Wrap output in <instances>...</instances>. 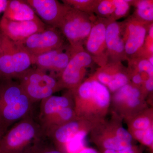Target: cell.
<instances>
[{
    "label": "cell",
    "mask_w": 153,
    "mask_h": 153,
    "mask_svg": "<svg viewBox=\"0 0 153 153\" xmlns=\"http://www.w3.org/2000/svg\"><path fill=\"white\" fill-rule=\"evenodd\" d=\"M71 48V58L66 68L59 75L60 79L58 81L61 88L74 89L81 84L88 70L95 63L84 47Z\"/></svg>",
    "instance_id": "5"
},
{
    "label": "cell",
    "mask_w": 153,
    "mask_h": 153,
    "mask_svg": "<svg viewBox=\"0 0 153 153\" xmlns=\"http://www.w3.org/2000/svg\"><path fill=\"white\" fill-rule=\"evenodd\" d=\"M4 134V133L1 130V128H0V140L1 138L3 135Z\"/></svg>",
    "instance_id": "40"
},
{
    "label": "cell",
    "mask_w": 153,
    "mask_h": 153,
    "mask_svg": "<svg viewBox=\"0 0 153 153\" xmlns=\"http://www.w3.org/2000/svg\"><path fill=\"white\" fill-rule=\"evenodd\" d=\"M140 95V91L138 88L128 83L115 91L114 99L117 102L122 103L131 97L139 98Z\"/></svg>",
    "instance_id": "23"
},
{
    "label": "cell",
    "mask_w": 153,
    "mask_h": 153,
    "mask_svg": "<svg viewBox=\"0 0 153 153\" xmlns=\"http://www.w3.org/2000/svg\"><path fill=\"white\" fill-rule=\"evenodd\" d=\"M0 79H13L16 78L14 67L13 41L0 33Z\"/></svg>",
    "instance_id": "13"
},
{
    "label": "cell",
    "mask_w": 153,
    "mask_h": 153,
    "mask_svg": "<svg viewBox=\"0 0 153 153\" xmlns=\"http://www.w3.org/2000/svg\"><path fill=\"white\" fill-rule=\"evenodd\" d=\"M105 40L108 62L128 61L123 38L121 22L108 20Z\"/></svg>",
    "instance_id": "12"
},
{
    "label": "cell",
    "mask_w": 153,
    "mask_h": 153,
    "mask_svg": "<svg viewBox=\"0 0 153 153\" xmlns=\"http://www.w3.org/2000/svg\"><path fill=\"white\" fill-rule=\"evenodd\" d=\"M14 67L16 78L30 68L33 65L32 57L22 43L13 41Z\"/></svg>",
    "instance_id": "18"
},
{
    "label": "cell",
    "mask_w": 153,
    "mask_h": 153,
    "mask_svg": "<svg viewBox=\"0 0 153 153\" xmlns=\"http://www.w3.org/2000/svg\"><path fill=\"white\" fill-rule=\"evenodd\" d=\"M103 153H119V152L117 151L113 150L105 149Z\"/></svg>",
    "instance_id": "39"
},
{
    "label": "cell",
    "mask_w": 153,
    "mask_h": 153,
    "mask_svg": "<svg viewBox=\"0 0 153 153\" xmlns=\"http://www.w3.org/2000/svg\"><path fill=\"white\" fill-rule=\"evenodd\" d=\"M116 137L128 143H131L132 137L125 128L120 127L117 131Z\"/></svg>",
    "instance_id": "30"
},
{
    "label": "cell",
    "mask_w": 153,
    "mask_h": 153,
    "mask_svg": "<svg viewBox=\"0 0 153 153\" xmlns=\"http://www.w3.org/2000/svg\"><path fill=\"white\" fill-rule=\"evenodd\" d=\"M69 104L70 100L67 96L52 95L43 100L41 101L40 120L69 107Z\"/></svg>",
    "instance_id": "17"
},
{
    "label": "cell",
    "mask_w": 153,
    "mask_h": 153,
    "mask_svg": "<svg viewBox=\"0 0 153 153\" xmlns=\"http://www.w3.org/2000/svg\"><path fill=\"white\" fill-rule=\"evenodd\" d=\"M3 17L14 21H27L39 20L33 8L26 1H9Z\"/></svg>",
    "instance_id": "14"
},
{
    "label": "cell",
    "mask_w": 153,
    "mask_h": 153,
    "mask_svg": "<svg viewBox=\"0 0 153 153\" xmlns=\"http://www.w3.org/2000/svg\"><path fill=\"white\" fill-rule=\"evenodd\" d=\"M131 6L135 10L132 16L140 22L146 24H152L153 21V1L152 0H133Z\"/></svg>",
    "instance_id": "20"
},
{
    "label": "cell",
    "mask_w": 153,
    "mask_h": 153,
    "mask_svg": "<svg viewBox=\"0 0 153 153\" xmlns=\"http://www.w3.org/2000/svg\"><path fill=\"white\" fill-rule=\"evenodd\" d=\"M121 24L126 54L128 60L137 57L141 52L151 24L140 22L132 16Z\"/></svg>",
    "instance_id": "7"
},
{
    "label": "cell",
    "mask_w": 153,
    "mask_h": 153,
    "mask_svg": "<svg viewBox=\"0 0 153 153\" xmlns=\"http://www.w3.org/2000/svg\"><path fill=\"white\" fill-rule=\"evenodd\" d=\"M72 48L65 44L57 49L33 57V65L43 71H51L60 75L71 58Z\"/></svg>",
    "instance_id": "10"
},
{
    "label": "cell",
    "mask_w": 153,
    "mask_h": 153,
    "mask_svg": "<svg viewBox=\"0 0 153 153\" xmlns=\"http://www.w3.org/2000/svg\"><path fill=\"white\" fill-rule=\"evenodd\" d=\"M128 70L129 71L131 72L133 74L131 76V79L134 84L137 85L141 84L143 83V81L141 74H140L136 71L129 69V68H128Z\"/></svg>",
    "instance_id": "32"
},
{
    "label": "cell",
    "mask_w": 153,
    "mask_h": 153,
    "mask_svg": "<svg viewBox=\"0 0 153 153\" xmlns=\"http://www.w3.org/2000/svg\"><path fill=\"white\" fill-rule=\"evenodd\" d=\"M20 43L29 52L32 58L57 49L65 44L60 30L51 27L33 34Z\"/></svg>",
    "instance_id": "8"
},
{
    "label": "cell",
    "mask_w": 153,
    "mask_h": 153,
    "mask_svg": "<svg viewBox=\"0 0 153 153\" xmlns=\"http://www.w3.org/2000/svg\"><path fill=\"white\" fill-rule=\"evenodd\" d=\"M47 28L41 19L14 21L2 17L0 21L1 33L14 42H23L33 34L42 32Z\"/></svg>",
    "instance_id": "9"
},
{
    "label": "cell",
    "mask_w": 153,
    "mask_h": 153,
    "mask_svg": "<svg viewBox=\"0 0 153 153\" xmlns=\"http://www.w3.org/2000/svg\"><path fill=\"white\" fill-rule=\"evenodd\" d=\"M142 142L144 144L151 146L153 142V127L150 126L145 131L144 135L142 140Z\"/></svg>",
    "instance_id": "31"
},
{
    "label": "cell",
    "mask_w": 153,
    "mask_h": 153,
    "mask_svg": "<svg viewBox=\"0 0 153 153\" xmlns=\"http://www.w3.org/2000/svg\"><path fill=\"white\" fill-rule=\"evenodd\" d=\"M90 33L84 44V49L99 67L108 63L106 45V30L108 20L93 15Z\"/></svg>",
    "instance_id": "6"
},
{
    "label": "cell",
    "mask_w": 153,
    "mask_h": 153,
    "mask_svg": "<svg viewBox=\"0 0 153 153\" xmlns=\"http://www.w3.org/2000/svg\"><path fill=\"white\" fill-rule=\"evenodd\" d=\"M115 7L114 0H97L94 14L97 16L108 20Z\"/></svg>",
    "instance_id": "25"
},
{
    "label": "cell",
    "mask_w": 153,
    "mask_h": 153,
    "mask_svg": "<svg viewBox=\"0 0 153 153\" xmlns=\"http://www.w3.org/2000/svg\"><path fill=\"white\" fill-rule=\"evenodd\" d=\"M116 7L114 12L108 19L110 21H117L128 14L131 6V1L114 0Z\"/></svg>",
    "instance_id": "26"
},
{
    "label": "cell",
    "mask_w": 153,
    "mask_h": 153,
    "mask_svg": "<svg viewBox=\"0 0 153 153\" xmlns=\"http://www.w3.org/2000/svg\"><path fill=\"white\" fill-rule=\"evenodd\" d=\"M146 130H137L134 132V136L137 139L139 140H142L143 137L144 135Z\"/></svg>",
    "instance_id": "35"
},
{
    "label": "cell",
    "mask_w": 153,
    "mask_h": 153,
    "mask_svg": "<svg viewBox=\"0 0 153 153\" xmlns=\"http://www.w3.org/2000/svg\"><path fill=\"white\" fill-rule=\"evenodd\" d=\"M86 132L79 130L74 135L65 145L67 153H78L84 148Z\"/></svg>",
    "instance_id": "24"
},
{
    "label": "cell",
    "mask_w": 153,
    "mask_h": 153,
    "mask_svg": "<svg viewBox=\"0 0 153 153\" xmlns=\"http://www.w3.org/2000/svg\"><path fill=\"white\" fill-rule=\"evenodd\" d=\"M128 69L121 62H108L99 67L93 77L105 87L119 77L128 74Z\"/></svg>",
    "instance_id": "15"
},
{
    "label": "cell",
    "mask_w": 153,
    "mask_h": 153,
    "mask_svg": "<svg viewBox=\"0 0 153 153\" xmlns=\"http://www.w3.org/2000/svg\"><path fill=\"white\" fill-rule=\"evenodd\" d=\"M92 16L68 6L58 29L71 47H83L92 27Z\"/></svg>",
    "instance_id": "4"
},
{
    "label": "cell",
    "mask_w": 153,
    "mask_h": 153,
    "mask_svg": "<svg viewBox=\"0 0 153 153\" xmlns=\"http://www.w3.org/2000/svg\"><path fill=\"white\" fill-rule=\"evenodd\" d=\"M9 1L0 0V13L4 12L5 10Z\"/></svg>",
    "instance_id": "37"
},
{
    "label": "cell",
    "mask_w": 153,
    "mask_h": 153,
    "mask_svg": "<svg viewBox=\"0 0 153 153\" xmlns=\"http://www.w3.org/2000/svg\"><path fill=\"white\" fill-rule=\"evenodd\" d=\"M27 95L19 82L13 79L0 81V127L7 129L22 117Z\"/></svg>",
    "instance_id": "2"
},
{
    "label": "cell",
    "mask_w": 153,
    "mask_h": 153,
    "mask_svg": "<svg viewBox=\"0 0 153 153\" xmlns=\"http://www.w3.org/2000/svg\"><path fill=\"white\" fill-rule=\"evenodd\" d=\"M97 0H63V4L90 16L94 15V11Z\"/></svg>",
    "instance_id": "22"
},
{
    "label": "cell",
    "mask_w": 153,
    "mask_h": 153,
    "mask_svg": "<svg viewBox=\"0 0 153 153\" xmlns=\"http://www.w3.org/2000/svg\"><path fill=\"white\" fill-rule=\"evenodd\" d=\"M17 79L33 103L51 96L61 88L54 76L37 68H30Z\"/></svg>",
    "instance_id": "3"
},
{
    "label": "cell",
    "mask_w": 153,
    "mask_h": 153,
    "mask_svg": "<svg viewBox=\"0 0 153 153\" xmlns=\"http://www.w3.org/2000/svg\"><path fill=\"white\" fill-rule=\"evenodd\" d=\"M87 100H92L100 107H105L109 104L111 96L107 88L102 85L94 77L90 79Z\"/></svg>",
    "instance_id": "19"
},
{
    "label": "cell",
    "mask_w": 153,
    "mask_h": 153,
    "mask_svg": "<svg viewBox=\"0 0 153 153\" xmlns=\"http://www.w3.org/2000/svg\"><path fill=\"white\" fill-rule=\"evenodd\" d=\"M131 146H132L131 143L122 140L116 136L107 139L103 143V147L105 149L113 150L117 152Z\"/></svg>",
    "instance_id": "28"
},
{
    "label": "cell",
    "mask_w": 153,
    "mask_h": 153,
    "mask_svg": "<svg viewBox=\"0 0 153 153\" xmlns=\"http://www.w3.org/2000/svg\"><path fill=\"white\" fill-rule=\"evenodd\" d=\"M150 123L149 118H139L134 121L133 126L137 130H146L150 126Z\"/></svg>",
    "instance_id": "29"
},
{
    "label": "cell",
    "mask_w": 153,
    "mask_h": 153,
    "mask_svg": "<svg viewBox=\"0 0 153 153\" xmlns=\"http://www.w3.org/2000/svg\"><path fill=\"white\" fill-rule=\"evenodd\" d=\"M78 153H98L95 149L91 148H84Z\"/></svg>",
    "instance_id": "38"
},
{
    "label": "cell",
    "mask_w": 153,
    "mask_h": 153,
    "mask_svg": "<svg viewBox=\"0 0 153 153\" xmlns=\"http://www.w3.org/2000/svg\"><path fill=\"white\" fill-rule=\"evenodd\" d=\"M145 88L149 91H152L153 90V77L147 78L145 82Z\"/></svg>",
    "instance_id": "34"
},
{
    "label": "cell",
    "mask_w": 153,
    "mask_h": 153,
    "mask_svg": "<svg viewBox=\"0 0 153 153\" xmlns=\"http://www.w3.org/2000/svg\"><path fill=\"white\" fill-rule=\"evenodd\" d=\"M44 136L40 124L30 115L15 123L3 135L0 140V153H27Z\"/></svg>",
    "instance_id": "1"
},
{
    "label": "cell",
    "mask_w": 153,
    "mask_h": 153,
    "mask_svg": "<svg viewBox=\"0 0 153 153\" xmlns=\"http://www.w3.org/2000/svg\"><path fill=\"white\" fill-rule=\"evenodd\" d=\"M1 36H0V48H1Z\"/></svg>",
    "instance_id": "41"
},
{
    "label": "cell",
    "mask_w": 153,
    "mask_h": 153,
    "mask_svg": "<svg viewBox=\"0 0 153 153\" xmlns=\"http://www.w3.org/2000/svg\"><path fill=\"white\" fill-rule=\"evenodd\" d=\"M119 153H137V152L132 146L119 151Z\"/></svg>",
    "instance_id": "36"
},
{
    "label": "cell",
    "mask_w": 153,
    "mask_h": 153,
    "mask_svg": "<svg viewBox=\"0 0 153 153\" xmlns=\"http://www.w3.org/2000/svg\"><path fill=\"white\" fill-rule=\"evenodd\" d=\"M128 68L139 72L145 73L148 77H153V66L148 59L142 57H137L128 60Z\"/></svg>",
    "instance_id": "21"
},
{
    "label": "cell",
    "mask_w": 153,
    "mask_h": 153,
    "mask_svg": "<svg viewBox=\"0 0 153 153\" xmlns=\"http://www.w3.org/2000/svg\"><path fill=\"white\" fill-rule=\"evenodd\" d=\"M46 138L44 136L38 140L27 153H64L50 146L49 139Z\"/></svg>",
    "instance_id": "27"
},
{
    "label": "cell",
    "mask_w": 153,
    "mask_h": 153,
    "mask_svg": "<svg viewBox=\"0 0 153 153\" xmlns=\"http://www.w3.org/2000/svg\"><path fill=\"white\" fill-rule=\"evenodd\" d=\"M36 15L46 25L58 29L68 6L57 0H27Z\"/></svg>",
    "instance_id": "11"
},
{
    "label": "cell",
    "mask_w": 153,
    "mask_h": 153,
    "mask_svg": "<svg viewBox=\"0 0 153 153\" xmlns=\"http://www.w3.org/2000/svg\"><path fill=\"white\" fill-rule=\"evenodd\" d=\"M79 125L77 122H68L58 127H53L46 131L44 135L53 142L66 144L70 139L79 131Z\"/></svg>",
    "instance_id": "16"
},
{
    "label": "cell",
    "mask_w": 153,
    "mask_h": 153,
    "mask_svg": "<svg viewBox=\"0 0 153 153\" xmlns=\"http://www.w3.org/2000/svg\"><path fill=\"white\" fill-rule=\"evenodd\" d=\"M128 106L131 108L135 107L140 103V99L136 97H131L127 100L125 102Z\"/></svg>",
    "instance_id": "33"
}]
</instances>
